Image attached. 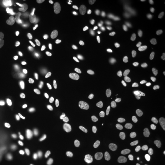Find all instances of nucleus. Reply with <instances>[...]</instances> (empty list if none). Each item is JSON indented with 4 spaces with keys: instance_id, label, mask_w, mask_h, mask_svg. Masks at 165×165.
Returning a JSON list of instances; mask_svg holds the SVG:
<instances>
[{
    "instance_id": "42",
    "label": "nucleus",
    "mask_w": 165,
    "mask_h": 165,
    "mask_svg": "<svg viewBox=\"0 0 165 165\" xmlns=\"http://www.w3.org/2000/svg\"><path fill=\"white\" fill-rule=\"evenodd\" d=\"M43 128L45 129V130H50V129H53V126L52 124H50V123H45L43 124Z\"/></svg>"
},
{
    "instance_id": "35",
    "label": "nucleus",
    "mask_w": 165,
    "mask_h": 165,
    "mask_svg": "<svg viewBox=\"0 0 165 165\" xmlns=\"http://www.w3.org/2000/svg\"><path fill=\"white\" fill-rule=\"evenodd\" d=\"M56 97L58 98V99L61 102H64L66 100V96L62 92H58L56 94Z\"/></svg>"
},
{
    "instance_id": "7",
    "label": "nucleus",
    "mask_w": 165,
    "mask_h": 165,
    "mask_svg": "<svg viewBox=\"0 0 165 165\" xmlns=\"http://www.w3.org/2000/svg\"><path fill=\"white\" fill-rule=\"evenodd\" d=\"M116 70V63L113 60L107 61L103 66L101 70L102 75L105 78H108L113 75Z\"/></svg>"
},
{
    "instance_id": "24",
    "label": "nucleus",
    "mask_w": 165,
    "mask_h": 165,
    "mask_svg": "<svg viewBox=\"0 0 165 165\" xmlns=\"http://www.w3.org/2000/svg\"><path fill=\"white\" fill-rule=\"evenodd\" d=\"M96 74H97L96 70L94 69H90L86 73L87 77L89 78H94L96 76Z\"/></svg>"
},
{
    "instance_id": "5",
    "label": "nucleus",
    "mask_w": 165,
    "mask_h": 165,
    "mask_svg": "<svg viewBox=\"0 0 165 165\" xmlns=\"http://www.w3.org/2000/svg\"><path fill=\"white\" fill-rule=\"evenodd\" d=\"M5 6L11 12H23L24 9L23 2L21 0H7L5 2Z\"/></svg>"
},
{
    "instance_id": "13",
    "label": "nucleus",
    "mask_w": 165,
    "mask_h": 165,
    "mask_svg": "<svg viewBox=\"0 0 165 165\" xmlns=\"http://www.w3.org/2000/svg\"><path fill=\"white\" fill-rule=\"evenodd\" d=\"M70 83L72 84L73 88L75 91H76L77 92H80V91H81V86H80V83L78 82V81L77 80H75L74 78H72L70 80Z\"/></svg>"
},
{
    "instance_id": "3",
    "label": "nucleus",
    "mask_w": 165,
    "mask_h": 165,
    "mask_svg": "<svg viewBox=\"0 0 165 165\" xmlns=\"http://www.w3.org/2000/svg\"><path fill=\"white\" fill-rule=\"evenodd\" d=\"M138 154L142 157L150 160H157L159 156V152L156 149L149 146H141L138 149Z\"/></svg>"
},
{
    "instance_id": "50",
    "label": "nucleus",
    "mask_w": 165,
    "mask_h": 165,
    "mask_svg": "<svg viewBox=\"0 0 165 165\" xmlns=\"http://www.w3.org/2000/svg\"><path fill=\"white\" fill-rule=\"evenodd\" d=\"M137 2H138V4H144V2H143V1H137Z\"/></svg>"
},
{
    "instance_id": "25",
    "label": "nucleus",
    "mask_w": 165,
    "mask_h": 165,
    "mask_svg": "<svg viewBox=\"0 0 165 165\" xmlns=\"http://www.w3.org/2000/svg\"><path fill=\"white\" fill-rule=\"evenodd\" d=\"M40 89V85L39 83H34L32 84L31 86V93H35L37 92Z\"/></svg>"
},
{
    "instance_id": "23",
    "label": "nucleus",
    "mask_w": 165,
    "mask_h": 165,
    "mask_svg": "<svg viewBox=\"0 0 165 165\" xmlns=\"http://www.w3.org/2000/svg\"><path fill=\"white\" fill-rule=\"evenodd\" d=\"M122 83V81L121 80H118V79H114L113 80V81L111 83V86L113 88H116L119 86L120 85H121Z\"/></svg>"
},
{
    "instance_id": "15",
    "label": "nucleus",
    "mask_w": 165,
    "mask_h": 165,
    "mask_svg": "<svg viewBox=\"0 0 165 165\" xmlns=\"http://www.w3.org/2000/svg\"><path fill=\"white\" fill-rule=\"evenodd\" d=\"M159 23L160 26L165 29V10H162L159 15Z\"/></svg>"
},
{
    "instance_id": "4",
    "label": "nucleus",
    "mask_w": 165,
    "mask_h": 165,
    "mask_svg": "<svg viewBox=\"0 0 165 165\" xmlns=\"http://www.w3.org/2000/svg\"><path fill=\"white\" fill-rule=\"evenodd\" d=\"M43 28L40 24L35 25L31 31L30 36V40L32 45L36 47L44 46V42L39 37V33L42 31Z\"/></svg>"
},
{
    "instance_id": "44",
    "label": "nucleus",
    "mask_w": 165,
    "mask_h": 165,
    "mask_svg": "<svg viewBox=\"0 0 165 165\" xmlns=\"http://www.w3.org/2000/svg\"><path fill=\"white\" fill-rule=\"evenodd\" d=\"M145 26L146 28H148V29H150V30H154L155 29L154 26L152 23H147L145 24Z\"/></svg>"
},
{
    "instance_id": "29",
    "label": "nucleus",
    "mask_w": 165,
    "mask_h": 165,
    "mask_svg": "<svg viewBox=\"0 0 165 165\" xmlns=\"http://www.w3.org/2000/svg\"><path fill=\"white\" fill-rule=\"evenodd\" d=\"M69 151H70V154L72 158L73 159H75L77 158V151L75 148L73 146H70L69 148Z\"/></svg>"
},
{
    "instance_id": "40",
    "label": "nucleus",
    "mask_w": 165,
    "mask_h": 165,
    "mask_svg": "<svg viewBox=\"0 0 165 165\" xmlns=\"http://www.w3.org/2000/svg\"><path fill=\"white\" fill-rule=\"evenodd\" d=\"M32 7H33L35 10H36L37 11H38L39 12H40V13H42V14H43V13H45V9H43V8H42V7H38V6H33Z\"/></svg>"
},
{
    "instance_id": "12",
    "label": "nucleus",
    "mask_w": 165,
    "mask_h": 165,
    "mask_svg": "<svg viewBox=\"0 0 165 165\" xmlns=\"http://www.w3.org/2000/svg\"><path fill=\"white\" fill-rule=\"evenodd\" d=\"M149 141L150 142H151L152 144L159 146V147H162L163 146L162 142L161 141V140L157 138V137L155 136H152L149 138Z\"/></svg>"
},
{
    "instance_id": "47",
    "label": "nucleus",
    "mask_w": 165,
    "mask_h": 165,
    "mask_svg": "<svg viewBox=\"0 0 165 165\" xmlns=\"http://www.w3.org/2000/svg\"><path fill=\"white\" fill-rule=\"evenodd\" d=\"M75 44H76V38L75 37H72V39L71 43H70V44L69 45H70V46H74Z\"/></svg>"
},
{
    "instance_id": "1",
    "label": "nucleus",
    "mask_w": 165,
    "mask_h": 165,
    "mask_svg": "<svg viewBox=\"0 0 165 165\" xmlns=\"http://www.w3.org/2000/svg\"><path fill=\"white\" fill-rule=\"evenodd\" d=\"M108 17L109 24L113 27H118L122 20V14L119 7L116 5L113 4L110 6L108 10Z\"/></svg>"
},
{
    "instance_id": "41",
    "label": "nucleus",
    "mask_w": 165,
    "mask_h": 165,
    "mask_svg": "<svg viewBox=\"0 0 165 165\" xmlns=\"http://www.w3.org/2000/svg\"><path fill=\"white\" fill-rule=\"evenodd\" d=\"M37 109L40 111V112H45V108L44 107V106L42 104V103H38L37 104Z\"/></svg>"
},
{
    "instance_id": "8",
    "label": "nucleus",
    "mask_w": 165,
    "mask_h": 165,
    "mask_svg": "<svg viewBox=\"0 0 165 165\" xmlns=\"http://www.w3.org/2000/svg\"><path fill=\"white\" fill-rule=\"evenodd\" d=\"M59 42L62 46L69 45L72 39V35L69 29L64 31L62 27L59 30Z\"/></svg>"
},
{
    "instance_id": "37",
    "label": "nucleus",
    "mask_w": 165,
    "mask_h": 165,
    "mask_svg": "<svg viewBox=\"0 0 165 165\" xmlns=\"http://www.w3.org/2000/svg\"><path fill=\"white\" fill-rule=\"evenodd\" d=\"M69 109H70V111L74 114H77L78 113V110L75 106L71 105L69 107Z\"/></svg>"
},
{
    "instance_id": "11",
    "label": "nucleus",
    "mask_w": 165,
    "mask_h": 165,
    "mask_svg": "<svg viewBox=\"0 0 165 165\" xmlns=\"http://www.w3.org/2000/svg\"><path fill=\"white\" fill-rule=\"evenodd\" d=\"M103 149V146L102 144H98L97 145H96L94 148L92 149V150L91 152V156H95L96 155H97L98 154L100 153L102 151Z\"/></svg>"
},
{
    "instance_id": "18",
    "label": "nucleus",
    "mask_w": 165,
    "mask_h": 165,
    "mask_svg": "<svg viewBox=\"0 0 165 165\" xmlns=\"http://www.w3.org/2000/svg\"><path fill=\"white\" fill-rule=\"evenodd\" d=\"M20 27L23 29H24V30H27V29H29L31 26L29 25H28V24H26V20L24 19V18L23 17H21L20 18Z\"/></svg>"
},
{
    "instance_id": "39",
    "label": "nucleus",
    "mask_w": 165,
    "mask_h": 165,
    "mask_svg": "<svg viewBox=\"0 0 165 165\" xmlns=\"http://www.w3.org/2000/svg\"><path fill=\"white\" fill-rule=\"evenodd\" d=\"M75 53H76V50H75V49L72 50L70 51V53L68 54L67 55V56H66L67 59V60H70V59L73 57V56L75 54Z\"/></svg>"
},
{
    "instance_id": "52",
    "label": "nucleus",
    "mask_w": 165,
    "mask_h": 165,
    "mask_svg": "<svg viewBox=\"0 0 165 165\" xmlns=\"http://www.w3.org/2000/svg\"><path fill=\"white\" fill-rule=\"evenodd\" d=\"M40 165H48V164H47V163H46V162H43L40 163Z\"/></svg>"
},
{
    "instance_id": "51",
    "label": "nucleus",
    "mask_w": 165,
    "mask_h": 165,
    "mask_svg": "<svg viewBox=\"0 0 165 165\" xmlns=\"http://www.w3.org/2000/svg\"><path fill=\"white\" fill-rule=\"evenodd\" d=\"M137 7L138 8V9H141L142 8V6L140 5V4H137Z\"/></svg>"
},
{
    "instance_id": "22",
    "label": "nucleus",
    "mask_w": 165,
    "mask_h": 165,
    "mask_svg": "<svg viewBox=\"0 0 165 165\" xmlns=\"http://www.w3.org/2000/svg\"><path fill=\"white\" fill-rule=\"evenodd\" d=\"M57 163L58 165H68L69 162L66 158L63 157H59L57 160Z\"/></svg>"
},
{
    "instance_id": "53",
    "label": "nucleus",
    "mask_w": 165,
    "mask_h": 165,
    "mask_svg": "<svg viewBox=\"0 0 165 165\" xmlns=\"http://www.w3.org/2000/svg\"><path fill=\"white\" fill-rule=\"evenodd\" d=\"M80 165H86V164L84 163H81L80 164Z\"/></svg>"
},
{
    "instance_id": "21",
    "label": "nucleus",
    "mask_w": 165,
    "mask_h": 165,
    "mask_svg": "<svg viewBox=\"0 0 165 165\" xmlns=\"http://www.w3.org/2000/svg\"><path fill=\"white\" fill-rule=\"evenodd\" d=\"M155 114L158 118L160 119H165V113L162 110H156L155 111Z\"/></svg>"
},
{
    "instance_id": "48",
    "label": "nucleus",
    "mask_w": 165,
    "mask_h": 165,
    "mask_svg": "<svg viewBox=\"0 0 165 165\" xmlns=\"http://www.w3.org/2000/svg\"><path fill=\"white\" fill-rule=\"evenodd\" d=\"M54 51V49H52V48H50V49L46 50V52L47 53H53Z\"/></svg>"
},
{
    "instance_id": "46",
    "label": "nucleus",
    "mask_w": 165,
    "mask_h": 165,
    "mask_svg": "<svg viewBox=\"0 0 165 165\" xmlns=\"http://www.w3.org/2000/svg\"><path fill=\"white\" fill-rule=\"evenodd\" d=\"M98 4H99V5L100 7H103V8H105V7H107V4H106V2H105V1H102V0L99 1H98Z\"/></svg>"
},
{
    "instance_id": "17",
    "label": "nucleus",
    "mask_w": 165,
    "mask_h": 165,
    "mask_svg": "<svg viewBox=\"0 0 165 165\" xmlns=\"http://www.w3.org/2000/svg\"><path fill=\"white\" fill-rule=\"evenodd\" d=\"M89 2V0H74L73 4L75 6L77 7H81L86 5Z\"/></svg>"
},
{
    "instance_id": "27",
    "label": "nucleus",
    "mask_w": 165,
    "mask_h": 165,
    "mask_svg": "<svg viewBox=\"0 0 165 165\" xmlns=\"http://www.w3.org/2000/svg\"><path fill=\"white\" fill-rule=\"evenodd\" d=\"M146 118L152 123H153V124H154L156 125H158L159 124L158 121L156 119V118L152 114H146Z\"/></svg>"
},
{
    "instance_id": "31",
    "label": "nucleus",
    "mask_w": 165,
    "mask_h": 165,
    "mask_svg": "<svg viewBox=\"0 0 165 165\" xmlns=\"http://www.w3.org/2000/svg\"><path fill=\"white\" fill-rule=\"evenodd\" d=\"M45 143H46V144L47 145V146L49 148H53L54 146V144H55L54 140L51 138H47L45 141Z\"/></svg>"
},
{
    "instance_id": "10",
    "label": "nucleus",
    "mask_w": 165,
    "mask_h": 165,
    "mask_svg": "<svg viewBox=\"0 0 165 165\" xmlns=\"http://www.w3.org/2000/svg\"><path fill=\"white\" fill-rule=\"evenodd\" d=\"M8 73L7 68L3 64H0V81L5 80Z\"/></svg>"
},
{
    "instance_id": "19",
    "label": "nucleus",
    "mask_w": 165,
    "mask_h": 165,
    "mask_svg": "<svg viewBox=\"0 0 165 165\" xmlns=\"http://www.w3.org/2000/svg\"><path fill=\"white\" fill-rule=\"evenodd\" d=\"M28 135L29 137L32 140H36L39 138V135L38 133L34 130H30L28 132Z\"/></svg>"
},
{
    "instance_id": "14",
    "label": "nucleus",
    "mask_w": 165,
    "mask_h": 165,
    "mask_svg": "<svg viewBox=\"0 0 165 165\" xmlns=\"http://www.w3.org/2000/svg\"><path fill=\"white\" fill-rule=\"evenodd\" d=\"M38 151L40 155L42 156H48L50 153L49 149L43 146H40L38 148Z\"/></svg>"
},
{
    "instance_id": "49",
    "label": "nucleus",
    "mask_w": 165,
    "mask_h": 165,
    "mask_svg": "<svg viewBox=\"0 0 165 165\" xmlns=\"http://www.w3.org/2000/svg\"><path fill=\"white\" fill-rule=\"evenodd\" d=\"M107 165H113L112 163V162L110 160H108L107 161Z\"/></svg>"
},
{
    "instance_id": "34",
    "label": "nucleus",
    "mask_w": 165,
    "mask_h": 165,
    "mask_svg": "<svg viewBox=\"0 0 165 165\" xmlns=\"http://www.w3.org/2000/svg\"><path fill=\"white\" fill-rule=\"evenodd\" d=\"M70 20V17H67L66 20V21H65V23H64V24H63V26H62V29H63L64 31H66V30H67V29H69L68 26H69V23Z\"/></svg>"
},
{
    "instance_id": "30",
    "label": "nucleus",
    "mask_w": 165,
    "mask_h": 165,
    "mask_svg": "<svg viewBox=\"0 0 165 165\" xmlns=\"http://www.w3.org/2000/svg\"><path fill=\"white\" fill-rule=\"evenodd\" d=\"M144 96L146 97H147L148 99H153L155 98V95L154 94L149 90H146L144 92Z\"/></svg>"
},
{
    "instance_id": "32",
    "label": "nucleus",
    "mask_w": 165,
    "mask_h": 165,
    "mask_svg": "<svg viewBox=\"0 0 165 165\" xmlns=\"http://www.w3.org/2000/svg\"><path fill=\"white\" fill-rule=\"evenodd\" d=\"M145 15H146V16H147L151 18H152V19H157V18L156 14L154 12H152V11L146 12Z\"/></svg>"
},
{
    "instance_id": "26",
    "label": "nucleus",
    "mask_w": 165,
    "mask_h": 165,
    "mask_svg": "<svg viewBox=\"0 0 165 165\" xmlns=\"http://www.w3.org/2000/svg\"><path fill=\"white\" fill-rule=\"evenodd\" d=\"M91 92L89 91H86L83 94V96L82 97V100L83 102H86V101L88 100L91 98Z\"/></svg>"
},
{
    "instance_id": "36",
    "label": "nucleus",
    "mask_w": 165,
    "mask_h": 165,
    "mask_svg": "<svg viewBox=\"0 0 165 165\" xmlns=\"http://www.w3.org/2000/svg\"><path fill=\"white\" fill-rule=\"evenodd\" d=\"M97 94H98V96H99L100 99H103V97H104V96H103L104 91H103V89L102 87L98 88V89H97Z\"/></svg>"
},
{
    "instance_id": "9",
    "label": "nucleus",
    "mask_w": 165,
    "mask_h": 165,
    "mask_svg": "<svg viewBox=\"0 0 165 165\" xmlns=\"http://www.w3.org/2000/svg\"><path fill=\"white\" fill-rule=\"evenodd\" d=\"M8 81L7 80H3L0 81V97L2 96L7 90L8 88Z\"/></svg>"
},
{
    "instance_id": "6",
    "label": "nucleus",
    "mask_w": 165,
    "mask_h": 165,
    "mask_svg": "<svg viewBox=\"0 0 165 165\" xmlns=\"http://www.w3.org/2000/svg\"><path fill=\"white\" fill-rule=\"evenodd\" d=\"M56 13L54 9L51 7H48L45 9V13L37 18L38 21L44 23H51L56 17Z\"/></svg>"
},
{
    "instance_id": "33",
    "label": "nucleus",
    "mask_w": 165,
    "mask_h": 165,
    "mask_svg": "<svg viewBox=\"0 0 165 165\" xmlns=\"http://www.w3.org/2000/svg\"><path fill=\"white\" fill-rule=\"evenodd\" d=\"M59 86L62 88V89H63V91L66 93V94H70V90L61 81L59 82Z\"/></svg>"
},
{
    "instance_id": "28",
    "label": "nucleus",
    "mask_w": 165,
    "mask_h": 165,
    "mask_svg": "<svg viewBox=\"0 0 165 165\" xmlns=\"http://www.w3.org/2000/svg\"><path fill=\"white\" fill-rule=\"evenodd\" d=\"M13 23L15 26H20V18L18 17L17 15H14L12 18Z\"/></svg>"
},
{
    "instance_id": "43",
    "label": "nucleus",
    "mask_w": 165,
    "mask_h": 165,
    "mask_svg": "<svg viewBox=\"0 0 165 165\" xmlns=\"http://www.w3.org/2000/svg\"><path fill=\"white\" fill-rule=\"evenodd\" d=\"M38 67H39V65L37 62H34L31 65V69L33 72H36L38 69Z\"/></svg>"
},
{
    "instance_id": "16",
    "label": "nucleus",
    "mask_w": 165,
    "mask_h": 165,
    "mask_svg": "<svg viewBox=\"0 0 165 165\" xmlns=\"http://www.w3.org/2000/svg\"><path fill=\"white\" fill-rule=\"evenodd\" d=\"M55 73L59 78H64L65 73L64 70L60 66H56L55 68Z\"/></svg>"
},
{
    "instance_id": "45",
    "label": "nucleus",
    "mask_w": 165,
    "mask_h": 165,
    "mask_svg": "<svg viewBox=\"0 0 165 165\" xmlns=\"http://www.w3.org/2000/svg\"><path fill=\"white\" fill-rule=\"evenodd\" d=\"M159 88L163 91H165V81H160L159 83Z\"/></svg>"
},
{
    "instance_id": "38",
    "label": "nucleus",
    "mask_w": 165,
    "mask_h": 165,
    "mask_svg": "<svg viewBox=\"0 0 165 165\" xmlns=\"http://www.w3.org/2000/svg\"><path fill=\"white\" fill-rule=\"evenodd\" d=\"M27 117H28V118L29 120H33V119H35V118L36 117V113L34 112V111L29 112V113L28 114Z\"/></svg>"
},
{
    "instance_id": "20",
    "label": "nucleus",
    "mask_w": 165,
    "mask_h": 165,
    "mask_svg": "<svg viewBox=\"0 0 165 165\" xmlns=\"http://www.w3.org/2000/svg\"><path fill=\"white\" fill-rule=\"evenodd\" d=\"M91 106H92V109L97 113H102L103 111V108L101 105H100L97 103H92Z\"/></svg>"
},
{
    "instance_id": "2",
    "label": "nucleus",
    "mask_w": 165,
    "mask_h": 165,
    "mask_svg": "<svg viewBox=\"0 0 165 165\" xmlns=\"http://www.w3.org/2000/svg\"><path fill=\"white\" fill-rule=\"evenodd\" d=\"M30 42L29 35L26 32H21L18 36L17 38L13 41L12 45L15 48L18 50L24 51L28 48Z\"/></svg>"
}]
</instances>
